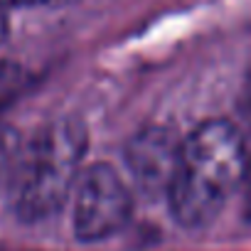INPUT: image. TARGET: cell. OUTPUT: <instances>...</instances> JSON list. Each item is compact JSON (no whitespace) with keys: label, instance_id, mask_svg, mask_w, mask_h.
<instances>
[{"label":"cell","instance_id":"6da1fadb","mask_svg":"<svg viewBox=\"0 0 251 251\" xmlns=\"http://www.w3.org/2000/svg\"><path fill=\"white\" fill-rule=\"evenodd\" d=\"M249 173V146L239 126L209 118L180 141L170 187L165 192L173 219L185 229L209 226Z\"/></svg>","mask_w":251,"mask_h":251},{"label":"cell","instance_id":"7a4b0ae2","mask_svg":"<svg viewBox=\"0 0 251 251\" xmlns=\"http://www.w3.org/2000/svg\"><path fill=\"white\" fill-rule=\"evenodd\" d=\"M89 151V128L76 116L54 118L23 143L8 187L13 214L25 224L54 217L74 192Z\"/></svg>","mask_w":251,"mask_h":251},{"label":"cell","instance_id":"3957f363","mask_svg":"<svg viewBox=\"0 0 251 251\" xmlns=\"http://www.w3.org/2000/svg\"><path fill=\"white\" fill-rule=\"evenodd\" d=\"M72 226L79 241H103L121 231L133 214V192L108 163L84 168L74 185Z\"/></svg>","mask_w":251,"mask_h":251},{"label":"cell","instance_id":"277c9868","mask_svg":"<svg viewBox=\"0 0 251 251\" xmlns=\"http://www.w3.org/2000/svg\"><path fill=\"white\" fill-rule=\"evenodd\" d=\"M180 141L182 138L168 126H146L128 138L123 163L146 197H165L175 173Z\"/></svg>","mask_w":251,"mask_h":251},{"label":"cell","instance_id":"5b68a950","mask_svg":"<svg viewBox=\"0 0 251 251\" xmlns=\"http://www.w3.org/2000/svg\"><path fill=\"white\" fill-rule=\"evenodd\" d=\"M50 0H0V10H10V8H27V5H42Z\"/></svg>","mask_w":251,"mask_h":251},{"label":"cell","instance_id":"8992f818","mask_svg":"<svg viewBox=\"0 0 251 251\" xmlns=\"http://www.w3.org/2000/svg\"><path fill=\"white\" fill-rule=\"evenodd\" d=\"M8 35H10V23H8V15L0 10V45L8 40Z\"/></svg>","mask_w":251,"mask_h":251}]
</instances>
